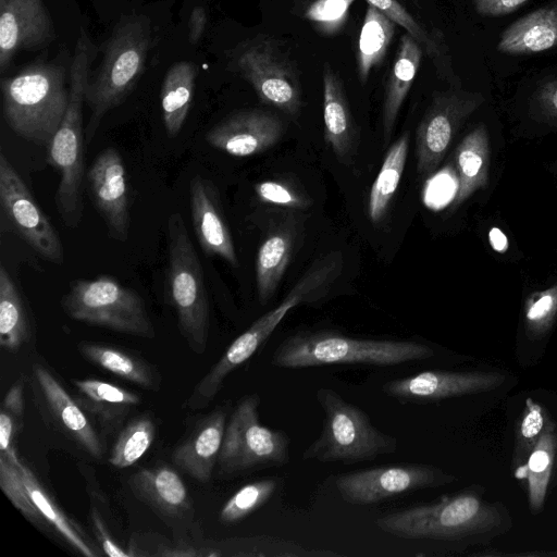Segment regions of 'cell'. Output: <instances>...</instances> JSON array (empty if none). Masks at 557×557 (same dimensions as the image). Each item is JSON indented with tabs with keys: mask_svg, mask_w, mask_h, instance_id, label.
<instances>
[{
	"mask_svg": "<svg viewBox=\"0 0 557 557\" xmlns=\"http://www.w3.org/2000/svg\"><path fill=\"white\" fill-rule=\"evenodd\" d=\"M226 419L224 408H216L206 416L189 436L174 449L173 463L196 481L209 482L218 465Z\"/></svg>",
	"mask_w": 557,
	"mask_h": 557,
	"instance_id": "obj_22",
	"label": "cell"
},
{
	"mask_svg": "<svg viewBox=\"0 0 557 557\" xmlns=\"http://www.w3.org/2000/svg\"><path fill=\"white\" fill-rule=\"evenodd\" d=\"M78 350L91 363L131 383L149 389L159 387V377L152 367L123 348L83 342Z\"/></svg>",
	"mask_w": 557,
	"mask_h": 557,
	"instance_id": "obj_33",
	"label": "cell"
},
{
	"mask_svg": "<svg viewBox=\"0 0 557 557\" xmlns=\"http://www.w3.org/2000/svg\"><path fill=\"white\" fill-rule=\"evenodd\" d=\"M423 53L421 46L408 33L400 37L384 90L382 126L385 147L389 144L400 108L412 86Z\"/></svg>",
	"mask_w": 557,
	"mask_h": 557,
	"instance_id": "obj_26",
	"label": "cell"
},
{
	"mask_svg": "<svg viewBox=\"0 0 557 557\" xmlns=\"http://www.w3.org/2000/svg\"><path fill=\"white\" fill-rule=\"evenodd\" d=\"M73 397L83 410L95 417L103 433L119 429L140 397L119 385L97 379L74 380Z\"/></svg>",
	"mask_w": 557,
	"mask_h": 557,
	"instance_id": "obj_24",
	"label": "cell"
},
{
	"mask_svg": "<svg viewBox=\"0 0 557 557\" xmlns=\"http://www.w3.org/2000/svg\"><path fill=\"white\" fill-rule=\"evenodd\" d=\"M95 47L82 28L70 67L69 103L64 117L47 147L48 163L58 171L60 181L55 206L67 227L78 225L83 213L84 129L83 103L89 82V71L95 59Z\"/></svg>",
	"mask_w": 557,
	"mask_h": 557,
	"instance_id": "obj_2",
	"label": "cell"
},
{
	"mask_svg": "<svg viewBox=\"0 0 557 557\" xmlns=\"http://www.w3.org/2000/svg\"><path fill=\"white\" fill-rule=\"evenodd\" d=\"M295 236L293 231L280 228L267 236L256 258V282L259 301L269 302L276 292L289 264Z\"/></svg>",
	"mask_w": 557,
	"mask_h": 557,
	"instance_id": "obj_32",
	"label": "cell"
},
{
	"mask_svg": "<svg viewBox=\"0 0 557 557\" xmlns=\"http://www.w3.org/2000/svg\"><path fill=\"white\" fill-rule=\"evenodd\" d=\"M434 355L432 347L412 341L356 338L321 331L297 333L282 341L272 355L271 364L284 369L343 363L386 367Z\"/></svg>",
	"mask_w": 557,
	"mask_h": 557,
	"instance_id": "obj_3",
	"label": "cell"
},
{
	"mask_svg": "<svg viewBox=\"0 0 557 557\" xmlns=\"http://www.w3.org/2000/svg\"><path fill=\"white\" fill-rule=\"evenodd\" d=\"M227 55L228 67L250 84L262 103L292 116L300 112L299 72L281 41L258 35L239 42Z\"/></svg>",
	"mask_w": 557,
	"mask_h": 557,
	"instance_id": "obj_9",
	"label": "cell"
},
{
	"mask_svg": "<svg viewBox=\"0 0 557 557\" xmlns=\"http://www.w3.org/2000/svg\"><path fill=\"white\" fill-rule=\"evenodd\" d=\"M21 475L33 510L32 522L52 528L79 554L86 557L98 556L97 548L84 530L61 510L24 463L21 466Z\"/></svg>",
	"mask_w": 557,
	"mask_h": 557,
	"instance_id": "obj_27",
	"label": "cell"
},
{
	"mask_svg": "<svg viewBox=\"0 0 557 557\" xmlns=\"http://www.w3.org/2000/svg\"><path fill=\"white\" fill-rule=\"evenodd\" d=\"M132 493L171 524L190 522L194 507L178 473L168 465L146 468L128 479Z\"/></svg>",
	"mask_w": 557,
	"mask_h": 557,
	"instance_id": "obj_20",
	"label": "cell"
},
{
	"mask_svg": "<svg viewBox=\"0 0 557 557\" xmlns=\"http://www.w3.org/2000/svg\"><path fill=\"white\" fill-rule=\"evenodd\" d=\"M324 140L343 163L352 161L358 147V131L339 75L324 63L323 73Z\"/></svg>",
	"mask_w": 557,
	"mask_h": 557,
	"instance_id": "obj_23",
	"label": "cell"
},
{
	"mask_svg": "<svg viewBox=\"0 0 557 557\" xmlns=\"http://www.w3.org/2000/svg\"><path fill=\"white\" fill-rule=\"evenodd\" d=\"M548 418H546L543 407L527 399L525 408L520 419L513 448L512 463L516 467V472L520 470L527 462V459L539 441Z\"/></svg>",
	"mask_w": 557,
	"mask_h": 557,
	"instance_id": "obj_40",
	"label": "cell"
},
{
	"mask_svg": "<svg viewBox=\"0 0 557 557\" xmlns=\"http://www.w3.org/2000/svg\"><path fill=\"white\" fill-rule=\"evenodd\" d=\"M197 67L188 61L173 64L164 76L160 99L162 120L169 137H176L191 106Z\"/></svg>",
	"mask_w": 557,
	"mask_h": 557,
	"instance_id": "obj_30",
	"label": "cell"
},
{
	"mask_svg": "<svg viewBox=\"0 0 557 557\" xmlns=\"http://www.w3.org/2000/svg\"><path fill=\"white\" fill-rule=\"evenodd\" d=\"M277 487L275 478H265L242 486L223 505L219 519L223 524H234L263 506Z\"/></svg>",
	"mask_w": 557,
	"mask_h": 557,
	"instance_id": "obj_39",
	"label": "cell"
},
{
	"mask_svg": "<svg viewBox=\"0 0 557 557\" xmlns=\"http://www.w3.org/2000/svg\"><path fill=\"white\" fill-rule=\"evenodd\" d=\"M32 377L42 408L52 422L91 457L101 458V438L75 398L45 366L34 364Z\"/></svg>",
	"mask_w": 557,
	"mask_h": 557,
	"instance_id": "obj_17",
	"label": "cell"
},
{
	"mask_svg": "<svg viewBox=\"0 0 557 557\" xmlns=\"http://www.w3.org/2000/svg\"><path fill=\"white\" fill-rule=\"evenodd\" d=\"M410 135L404 133L387 150L381 170L372 184L368 214L372 223L379 224L388 212L405 171Z\"/></svg>",
	"mask_w": 557,
	"mask_h": 557,
	"instance_id": "obj_35",
	"label": "cell"
},
{
	"mask_svg": "<svg viewBox=\"0 0 557 557\" xmlns=\"http://www.w3.org/2000/svg\"><path fill=\"white\" fill-rule=\"evenodd\" d=\"M24 416V380L17 379L5 393L0 411V458L18 465L14 441L17 437Z\"/></svg>",
	"mask_w": 557,
	"mask_h": 557,
	"instance_id": "obj_38",
	"label": "cell"
},
{
	"mask_svg": "<svg viewBox=\"0 0 557 557\" xmlns=\"http://www.w3.org/2000/svg\"><path fill=\"white\" fill-rule=\"evenodd\" d=\"M457 188L451 201L456 209L476 190L488 185L491 147L484 124L476 125L459 143L455 150Z\"/></svg>",
	"mask_w": 557,
	"mask_h": 557,
	"instance_id": "obj_25",
	"label": "cell"
},
{
	"mask_svg": "<svg viewBox=\"0 0 557 557\" xmlns=\"http://www.w3.org/2000/svg\"><path fill=\"white\" fill-rule=\"evenodd\" d=\"M53 23L42 0H4L0 3V70L5 72L15 53L48 45Z\"/></svg>",
	"mask_w": 557,
	"mask_h": 557,
	"instance_id": "obj_18",
	"label": "cell"
},
{
	"mask_svg": "<svg viewBox=\"0 0 557 557\" xmlns=\"http://www.w3.org/2000/svg\"><path fill=\"white\" fill-rule=\"evenodd\" d=\"M87 182L95 208L110 236L119 242L128 237L131 218L126 171L120 152L108 147L92 161Z\"/></svg>",
	"mask_w": 557,
	"mask_h": 557,
	"instance_id": "obj_15",
	"label": "cell"
},
{
	"mask_svg": "<svg viewBox=\"0 0 557 557\" xmlns=\"http://www.w3.org/2000/svg\"><path fill=\"white\" fill-rule=\"evenodd\" d=\"M456 478L431 465L409 463L362 469L335 480L342 498L354 505H373L396 495L449 484Z\"/></svg>",
	"mask_w": 557,
	"mask_h": 557,
	"instance_id": "obj_13",
	"label": "cell"
},
{
	"mask_svg": "<svg viewBox=\"0 0 557 557\" xmlns=\"http://www.w3.org/2000/svg\"><path fill=\"white\" fill-rule=\"evenodd\" d=\"M156 436V424L148 416L137 417L120 432L109 455V462L116 468L136 463L150 448Z\"/></svg>",
	"mask_w": 557,
	"mask_h": 557,
	"instance_id": "obj_37",
	"label": "cell"
},
{
	"mask_svg": "<svg viewBox=\"0 0 557 557\" xmlns=\"http://www.w3.org/2000/svg\"><path fill=\"white\" fill-rule=\"evenodd\" d=\"M324 419L319 437L302 454V460L356 463L392 455L398 440L382 432L359 407L332 388L315 392Z\"/></svg>",
	"mask_w": 557,
	"mask_h": 557,
	"instance_id": "obj_6",
	"label": "cell"
},
{
	"mask_svg": "<svg viewBox=\"0 0 557 557\" xmlns=\"http://www.w3.org/2000/svg\"><path fill=\"white\" fill-rule=\"evenodd\" d=\"M396 23L371 4L367 5L357 49L358 78L366 84L371 71L379 66L393 40Z\"/></svg>",
	"mask_w": 557,
	"mask_h": 557,
	"instance_id": "obj_34",
	"label": "cell"
},
{
	"mask_svg": "<svg viewBox=\"0 0 557 557\" xmlns=\"http://www.w3.org/2000/svg\"><path fill=\"white\" fill-rule=\"evenodd\" d=\"M189 207L195 235L202 251L209 257H219L233 268H237L239 262L220 197L209 178L200 174L191 177Z\"/></svg>",
	"mask_w": 557,
	"mask_h": 557,
	"instance_id": "obj_19",
	"label": "cell"
},
{
	"mask_svg": "<svg viewBox=\"0 0 557 557\" xmlns=\"http://www.w3.org/2000/svg\"><path fill=\"white\" fill-rule=\"evenodd\" d=\"M484 102V97L460 87L433 95L416 129L417 173L431 175L442 162L463 122Z\"/></svg>",
	"mask_w": 557,
	"mask_h": 557,
	"instance_id": "obj_12",
	"label": "cell"
},
{
	"mask_svg": "<svg viewBox=\"0 0 557 557\" xmlns=\"http://www.w3.org/2000/svg\"><path fill=\"white\" fill-rule=\"evenodd\" d=\"M557 317V282L532 294L524 305V323L533 338L545 335Z\"/></svg>",
	"mask_w": 557,
	"mask_h": 557,
	"instance_id": "obj_41",
	"label": "cell"
},
{
	"mask_svg": "<svg viewBox=\"0 0 557 557\" xmlns=\"http://www.w3.org/2000/svg\"><path fill=\"white\" fill-rule=\"evenodd\" d=\"M285 124L274 113L260 109L236 112L206 133L208 145L234 157H250L273 147Z\"/></svg>",
	"mask_w": 557,
	"mask_h": 557,
	"instance_id": "obj_16",
	"label": "cell"
},
{
	"mask_svg": "<svg viewBox=\"0 0 557 557\" xmlns=\"http://www.w3.org/2000/svg\"><path fill=\"white\" fill-rule=\"evenodd\" d=\"M528 0H473L475 11L484 16H499L508 14Z\"/></svg>",
	"mask_w": 557,
	"mask_h": 557,
	"instance_id": "obj_46",
	"label": "cell"
},
{
	"mask_svg": "<svg viewBox=\"0 0 557 557\" xmlns=\"http://www.w3.org/2000/svg\"><path fill=\"white\" fill-rule=\"evenodd\" d=\"M281 321L271 310L257 319L227 347L220 360L198 382L185 407L197 410L208 406L220 392L225 379L257 351Z\"/></svg>",
	"mask_w": 557,
	"mask_h": 557,
	"instance_id": "obj_21",
	"label": "cell"
},
{
	"mask_svg": "<svg viewBox=\"0 0 557 557\" xmlns=\"http://www.w3.org/2000/svg\"><path fill=\"white\" fill-rule=\"evenodd\" d=\"M530 111L537 121L557 126V77L544 79L537 85Z\"/></svg>",
	"mask_w": 557,
	"mask_h": 557,
	"instance_id": "obj_44",
	"label": "cell"
},
{
	"mask_svg": "<svg viewBox=\"0 0 557 557\" xmlns=\"http://www.w3.org/2000/svg\"><path fill=\"white\" fill-rule=\"evenodd\" d=\"M366 1L405 28L406 33L418 41L423 52L431 59L437 74L446 79L451 87H460L459 78L453 69L449 49L441 30L426 28L398 0Z\"/></svg>",
	"mask_w": 557,
	"mask_h": 557,
	"instance_id": "obj_29",
	"label": "cell"
},
{
	"mask_svg": "<svg viewBox=\"0 0 557 557\" xmlns=\"http://www.w3.org/2000/svg\"><path fill=\"white\" fill-rule=\"evenodd\" d=\"M556 456L557 425L548 419L525 465L516 472L517 478L527 481L529 506L533 512H540L544 506Z\"/></svg>",
	"mask_w": 557,
	"mask_h": 557,
	"instance_id": "obj_31",
	"label": "cell"
},
{
	"mask_svg": "<svg viewBox=\"0 0 557 557\" xmlns=\"http://www.w3.org/2000/svg\"><path fill=\"white\" fill-rule=\"evenodd\" d=\"M488 242L493 250L504 253L508 249V239L503 231L498 227H492L488 232Z\"/></svg>",
	"mask_w": 557,
	"mask_h": 557,
	"instance_id": "obj_48",
	"label": "cell"
},
{
	"mask_svg": "<svg viewBox=\"0 0 557 557\" xmlns=\"http://www.w3.org/2000/svg\"><path fill=\"white\" fill-rule=\"evenodd\" d=\"M557 46V2L540 8L512 23L497 42L505 54H531Z\"/></svg>",
	"mask_w": 557,
	"mask_h": 557,
	"instance_id": "obj_28",
	"label": "cell"
},
{
	"mask_svg": "<svg viewBox=\"0 0 557 557\" xmlns=\"http://www.w3.org/2000/svg\"><path fill=\"white\" fill-rule=\"evenodd\" d=\"M376 525L385 533L409 540H486L507 532L511 519L504 505L462 492L387 513L376 520Z\"/></svg>",
	"mask_w": 557,
	"mask_h": 557,
	"instance_id": "obj_1",
	"label": "cell"
},
{
	"mask_svg": "<svg viewBox=\"0 0 557 557\" xmlns=\"http://www.w3.org/2000/svg\"><path fill=\"white\" fill-rule=\"evenodd\" d=\"M259 395L251 394L233 410L218 459L220 474L231 476L288 461L287 434L259 422Z\"/></svg>",
	"mask_w": 557,
	"mask_h": 557,
	"instance_id": "obj_10",
	"label": "cell"
},
{
	"mask_svg": "<svg viewBox=\"0 0 557 557\" xmlns=\"http://www.w3.org/2000/svg\"><path fill=\"white\" fill-rule=\"evenodd\" d=\"M73 320L145 338L156 330L141 296L110 275L74 281L62 298Z\"/></svg>",
	"mask_w": 557,
	"mask_h": 557,
	"instance_id": "obj_8",
	"label": "cell"
},
{
	"mask_svg": "<svg viewBox=\"0 0 557 557\" xmlns=\"http://www.w3.org/2000/svg\"><path fill=\"white\" fill-rule=\"evenodd\" d=\"M207 24V14L202 7H195L188 20V39L196 44L200 40Z\"/></svg>",
	"mask_w": 557,
	"mask_h": 557,
	"instance_id": "obj_47",
	"label": "cell"
},
{
	"mask_svg": "<svg viewBox=\"0 0 557 557\" xmlns=\"http://www.w3.org/2000/svg\"><path fill=\"white\" fill-rule=\"evenodd\" d=\"M63 67L37 63L2 81V109L18 137L48 147L69 103Z\"/></svg>",
	"mask_w": 557,
	"mask_h": 557,
	"instance_id": "obj_4",
	"label": "cell"
},
{
	"mask_svg": "<svg viewBox=\"0 0 557 557\" xmlns=\"http://www.w3.org/2000/svg\"><path fill=\"white\" fill-rule=\"evenodd\" d=\"M150 46L151 27L145 15H127L115 25L97 75L86 88L85 101L90 109L85 128L87 144L104 115L123 102L139 81Z\"/></svg>",
	"mask_w": 557,
	"mask_h": 557,
	"instance_id": "obj_5",
	"label": "cell"
},
{
	"mask_svg": "<svg viewBox=\"0 0 557 557\" xmlns=\"http://www.w3.org/2000/svg\"><path fill=\"white\" fill-rule=\"evenodd\" d=\"M257 197L264 203L292 209H306L311 206V199L296 187L286 182L267 180L255 185Z\"/></svg>",
	"mask_w": 557,
	"mask_h": 557,
	"instance_id": "obj_43",
	"label": "cell"
},
{
	"mask_svg": "<svg viewBox=\"0 0 557 557\" xmlns=\"http://www.w3.org/2000/svg\"><path fill=\"white\" fill-rule=\"evenodd\" d=\"M355 0H314L305 10L306 20L324 35H334L344 26Z\"/></svg>",
	"mask_w": 557,
	"mask_h": 557,
	"instance_id": "obj_42",
	"label": "cell"
},
{
	"mask_svg": "<svg viewBox=\"0 0 557 557\" xmlns=\"http://www.w3.org/2000/svg\"><path fill=\"white\" fill-rule=\"evenodd\" d=\"M168 270L165 293L176 312L178 329L189 348L203 354L209 336V298L203 270L181 213L166 221Z\"/></svg>",
	"mask_w": 557,
	"mask_h": 557,
	"instance_id": "obj_7",
	"label": "cell"
},
{
	"mask_svg": "<svg viewBox=\"0 0 557 557\" xmlns=\"http://www.w3.org/2000/svg\"><path fill=\"white\" fill-rule=\"evenodd\" d=\"M507 376L494 371H423L383 384L384 394L401 401L428 403L473 395L502 386Z\"/></svg>",
	"mask_w": 557,
	"mask_h": 557,
	"instance_id": "obj_14",
	"label": "cell"
},
{
	"mask_svg": "<svg viewBox=\"0 0 557 557\" xmlns=\"http://www.w3.org/2000/svg\"><path fill=\"white\" fill-rule=\"evenodd\" d=\"M30 336V324L21 293L9 271L0 267V346L16 351Z\"/></svg>",
	"mask_w": 557,
	"mask_h": 557,
	"instance_id": "obj_36",
	"label": "cell"
},
{
	"mask_svg": "<svg viewBox=\"0 0 557 557\" xmlns=\"http://www.w3.org/2000/svg\"><path fill=\"white\" fill-rule=\"evenodd\" d=\"M90 518L94 528V532L104 554L111 557H132V552H126L120 545H117L109 533V530L100 516L98 509L91 506Z\"/></svg>",
	"mask_w": 557,
	"mask_h": 557,
	"instance_id": "obj_45",
	"label": "cell"
},
{
	"mask_svg": "<svg viewBox=\"0 0 557 557\" xmlns=\"http://www.w3.org/2000/svg\"><path fill=\"white\" fill-rule=\"evenodd\" d=\"M4 0H0V3H2Z\"/></svg>",
	"mask_w": 557,
	"mask_h": 557,
	"instance_id": "obj_49",
	"label": "cell"
},
{
	"mask_svg": "<svg viewBox=\"0 0 557 557\" xmlns=\"http://www.w3.org/2000/svg\"><path fill=\"white\" fill-rule=\"evenodd\" d=\"M1 230L22 238L41 259L63 264L62 240L3 151L0 152Z\"/></svg>",
	"mask_w": 557,
	"mask_h": 557,
	"instance_id": "obj_11",
	"label": "cell"
}]
</instances>
